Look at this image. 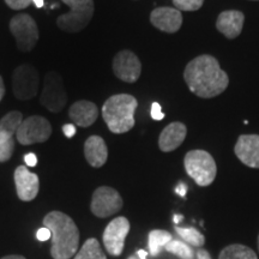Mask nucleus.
Segmentation results:
<instances>
[{
  "label": "nucleus",
  "mask_w": 259,
  "mask_h": 259,
  "mask_svg": "<svg viewBox=\"0 0 259 259\" xmlns=\"http://www.w3.org/2000/svg\"><path fill=\"white\" fill-rule=\"evenodd\" d=\"M69 116L77 126L89 127L99 118V108L94 102L80 100L70 107Z\"/></svg>",
  "instance_id": "6ab92c4d"
},
{
  "label": "nucleus",
  "mask_w": 259,
  "mask_h": 259,
  "mask_svg": "<svg viewBox=\"0 0 259 259\" xmlns=\"http://www.w3.org/2000/svg\"><path fill=\"white\" fill-rule=\"evenodd\" d=\"M10 31L16 38L21 52H30L38 41V28L35 19L28 14L14 16L9 24Z\"/></svg>",
  "instance_id": "423d86ee"
},
{
  "label": "nucleus",
  "mask_w": 259,
  "mask_h": 259,
  "mask_svg": "<svg viewBox=\"0 0 259 259\" xmlns=\"http://www.w3.org/2000/svg\"><path fill=\"white\" fill-rule=\"evenodd\" d=\"M138 102L135 96L118 94L109 97L102 107L103 120L113 134L121 135L135 126V112Z\"/></svg>",
  "instance_id": "7ed1b4c3"
},
{
  "label": "nucleus",
  "mask_w": 259,
  "mask_h": 259,
  "mask_svg": "<svg viewBox=\"0 0 259 259\" xmlns=\"http://www.w3.org/2000/svg\"><path fill=\"white\" fill-rule=\"evenodd\" d=\"M22 121L23 115L18 111L9 112L0 119V162L9 161L14 154V135Z\"/></svg>",
  "instance_id": "9b49d317"
},
{
  "label": "nucleus",
  "mask_w": 259,
  "mask_h": 259,
  "mask_svg": "<svg viewBox=\"0 0 259 259\" xmlns=\"http://www.w3.org/2000/svg\"><path fill=\"white\" fill-rule=\"evenodd\" d=\"M197 259H211V255L206 250H204V248H199L198 251H197Z\"/></svg>",
  "instance_id": "2f4dec72"
},
{
  "label": "nucleus",
  "mask_w": 259,
  "mask_h": 259,
  "mask_svg": "<svg viewBox=\"0 0 259 259\" xmlns=\"http://www.w3.org/2000/svg\"><path fill=\"white\" fill-rule=\"evenodd\" d=\"M181 219H184L183 218V216H180V215H176V216H174V222H176V223H178V222H179L180 221V220Z\"/></svg>",
  "instance_id": "4c0bfd02"
},
{
  "label": "nucleus",
  "mask_w": 259,
  "mask_h": 259,
  "mask_svg": "<svg viewBox=\"0 0 259 259\" xmlns=\"http://www.w3.org/2000/svg\"><path fill=\"white\" fill-rule=\"evenodd\" d=\"M6 5L12 10H23L27 9L31 4V0H5Z\"/></svg>",
  "instance_id": "bb28decb"
},
{
  "label": "nucleus",
  "mask_w": 259,
  "mask_h": 259,
  "mask_svg": "<svg viewBox=\"0 0 259 259\" xmlns=\"http://www.w3.org/2000/svg\"><path fill=\"white\" fill-rule=\"evenodd\" d=\"M219 259H258L257 253L245 245L233 244L223 248Z\"/></svg>",
  "instance_id": "4be33fe9"
},
{
  "label": "nucleus",
  "mask_w": 259,
  "mask_h": 259,
  "mask_svg": "<svg viewBox=\"0 0 259 259\" xmlns=\"http://www.w3.org/2000/svg\"><path fill=\"white\" fill-rule=\"evenodd\" d=\"M176 192L181 197H185V194H186V185H185V184H179V185L177 186Z\"/></svg>",
  "instance_id": "473e14b6"
},
{
  "label": "nucleus",
  "mask_w": 259,
  "mask_h": 259,
  "mask_svg": "<svg viewBox=\"0 0 259 259\" xmlns=\"http://www.w3.org/2000/svg\"><path fill=\"white\" fill-rule=\"evenodd\" d=\"M52 135V126L46 118L41 115H31L21 122L16 137L19 144L31 145L44 143Z\"/></svg>",
  "instance_id": "0eeeda50"
},
{
  "label": "nucleus",
  "mask_w": 259,
  "mask_h": 259,
  "mask_svg": "<svg viewBox=\"0 0 259 259\" xmlns=\"http://www.w3.org/2000/svg\"><path fill=\"white\" fill-rule=\"evenodd\" d=\"M31 2L34 3L36 8L40 9V8H42V6H44V2H45V0H31Z\"/></svg>",
  "instance_id": "e433bc0d"
},
{
  "label": "nucleus",
  "mask_w": 259,
  "mask_h": 259,
  "mask_svg": "<svg viewBox=\"0 0 259 259\" xmlns=\"http://www.w3.org/2000/svg\"><path fill=\"white\" fill-rule=\"evenodd\" d=\"M2 259H25V258L22 257V255L12 254V255H6V257H3Z\"/></svg>",
  "instance_id": "c9c22d12"
},
{
  "label": "nucleus",
  "mask_w": 259,
  "mask_h": 259,
  "mask_svg": "<svg viewBox=\"0 0 259 259\" xmlns=\"http://www.w3.org/2000/svg\"><path fill=\"white\" fill-rule=\"evenodd\" d=\"M150 22L158 30L173 34L183 25V15L174 8H157L150 14Z\"/></svg>",
  "instance_id": "dca6fc26"
},
{
  "label": "nucleus",
  "mask_w": 259,
  "mask_h": 259,
  "mask_svg": "<svg viewBox=\"0 0 259 259\" xmlns=\"http://www.w3.org/2000/svg\"><path fill=\"white\" fill-rule=\"evenodd\" d=\"M122 205L124 202L118 191L108 186H101L93 193L90 209L96 218L106 219L120 211Z\"/></svg>",
  "instance_id": "9d476101"
},
{
  "label": "nucleus",
  "mask_w": 259,
  "mask_h": 259,
  "mask_svg": "<svg viewBox=\"0 0 259 259\" xmlns=\"http://www.w3.org/2000/svg\"><path fill=\"white\" fill-rule=\"evenodd\" d=\"M186 135L187 128L183 122H171L161 132L160 138H158V147L163 153H170L183 144Z\"/></svg>",
  "instance_id": "a211bd4d"
},
{
  "label": "nucleus",
  "mask_w": 259,
  "mask_h": 259,
  "mask_svg": "<svg viewBox=\"0 0 259 259\" xmlns=\"http://www.w3.org/2000/svg\"><path fill=\"white\" fill-rule=\"evenodd\" d=\"M113 72L122 82H137L142 73L141 60L131 51L119 52L113 59Z\"/></svg>",
  "instance_id": "ddd939ff"
},
{
  "label": "nucleus",
  "mask_w": 259,
  "mask_h": 259,
  "mask_svg": "<svg viewBox=\"0 0 259 259\" xmlns=\"http://www.w3.org/2000/svg\"><path fill=\"white\" fill-rule=\"evenodd\" d=\"M258 248H259V235H258Z\"/></svg>",
  "instance_id": "ea45409f"
},
{
  "label": "nucleus",
  "mask_w": 259,
  "mask_h": 259,
  "mask_svg": "<svg viewBox=\"0 0 259 259\" xmlns=\"http://www.w3.org/2000/svg\"><path fill=\"white\" fill-rule=\"evenodd\" d=\"M24 161H25V164H27L28 167H35L37 164V157L35 154H28L24 156Z\"/></svg>",
  "instance_id": "7c9ffc66"
},
{
  "label": "nucleus",
  "mask_w": 259,
  "mask_h": 259,
  "mask_svg": "<svg viewBox=\"0 0 259 259\" xmlns=\"http://www.w3.org/2000/svg\"><path fill=\"white\" fill-rule=\"evenodd\" d=\"M128 259H139V258H138V255L136 254V255H131V257H130Z\"/></svg>",
  "instance_id": "58836bf2"
},
{
  "label": "nucleus",
  "mask_w": 259,
  "mask_h": 259,
  "mask_svg": "<svg viewBox=\"0 0 259 259\" xmlns=\"http://www.w3.org/2000/svg\"><path fill=\"white\" fill-rule=\"evenodd\" d=\"M44 226L52 234V258H72L79 245V231L73 220L61 211H51L45 216Z\"/></svg>",
  "instance_id": "f03ea898"
},
{
  "label": "nucleus",
  "mask_w": 259,
  "mask_h": 259,
  "mask_svg": "<svg viewBox=\"0 0 259 259\" xmlns=\"http://www.w3.org/2000/svg\"><path fill=\"white\" fill-rule=\"evenodd\" d=\"M36 238H37V240H40V241L50 240V239L52 238L51 231L48 228H46V227H44V228L38 229V231H37Z\"/></svg>",
  "instance_id": "c85d7f7f"
},
{
  "label": "nucleus",
  "mask_w": 259,
  "mask_h": 259,
  "mask_svg": "<svg viewBox=\"0 0 259 259\" xmlns=\"http://www.w3.org/2000/svg\"><path fill=\"white\" fill-rule=\"evenodd\" d=\"M236 157L245 166L259 168V136L242 135L238 138L234 148Z\"/></svg>",
  "instance_id": "2eb2a0df"
},
{
  "label": "nucleus",
  "mask_w": 259,
  "mask_h": 259,
  "mask_svg": "<svg viewBox=\"0 0 259 259\" xmlns=\"http://www.w3.org/2000/svg\"><path fill=\"white\" fill-rule=\"evenodd\" d=\"M70 12L58 17V28L66 32H78L87 28L94 16V0H61Z\"/></svg>",
  "instance_id": "39448f33"
},
{
  "label": "nucleus",
  "mask_w": 259,
  "mask_h": 259,
  "mask_svg": "<svg viewBox=\"0 0 259 259\" xmlns=\"http://www.w3.org/2000/svg\"><path fill=\"white\" fill-rule=\"evenodd\" d=\"M137 255L139 259H147V255H148V252L144 251V250H139L137 252Z\"/></svg>",
  "instance_id": "f704fd0d"
},
{
  "label": "nucleus",
  "mask_w": 259,
  "mask_h": 259,
  "mask_svg": "<svg viewBox=\"0 0 259 259\" xmlns=\"http://www.w3.org/2000/svg\"><path fill=\"white\" fill-rule=\"evenodd\" d=\"M151 118H153L154 120H162V119L164 118L161 106L158 105L157 102H154L153 106H151Z\"/></svg>",
  "instance_id": "cd10ccee"
},
{
  "label": "nucleus",
  "mask_w": 259,
  "mask_h": 259,
  "mask_svg": "<svg viewBox=\"0 0 259 259\" xmlns=\"http://www.w3.org/2000/svg\"><path fill=\"white\" fill-rule=\"evenodd\" d=\"M186 173L198 186L211 185L218 174V166L213 157L205 150H191L184 158Z\"/></svg>",
  "instance_id": "20e7f679"
},
{
  "label": "nucleus",
  "mask_w": 259,
  "mask_h": 259,
  "mask_svg": "<svg viewBox=\"0 0 259 259\" xmlns=\"http://www.w3.org/2000/svg\"><path fill=\"white\" fill-rule=\"evenodd\" d=\"M84 156L92 167H102L108 158V149L103 138L100 136H90L84 143Z\"/></svg>",
  "instance_id": "aec40b11"
},
{
  "label": "nucleus",
  "mask_w": 259,
  "mask_h": 259,
  "mask_svg": "<svg viewBox=\"0 0 259 259\" xmlns=\"http://www.w3.org/2000/svg\"><path fill=\"white\" fill-rule=\"evenodd\" d=\"M15 184L19 199L23 202H31L36 198L40 190L37 174L31 173L25 166H19L15 170Z\"/></svg>",
  "instance_id": "4468645a"
},
{
  "label": "nucleus",
  "mask_w": 259,
  "mask_h": 259,
  "mask_svg": "<svg viewBox=\"0 0 259 259\" xmlns=\"http://www.w3.org/2000/svg\"><path fill=\"white\" fill-rule=\"evenodd\" d=\"M63 132L67 138H72L76 135V126L72 124H66L63 126Z\"/></svg>",
  "instance_id": "c756f323"
},
{
  "label": "nucleus",
  "mask_w": 259,
  "mask_h": 259,
  "mask_svg": "<svg viewBox=\"0 0 259 259\" xmlns=\"http://www.w3.org/2000/svg\"><path fill=\"white\" fill-rule=\"evenodd\" d=\"M204 0H173V5L179 11H197L202 8Z\"/></svg>",
  "instance_id": "a878e982"
},
{
  "label": "nucleus",
  "mask_w": 259,
  "mask_h": 259,
  "mask_svg": "<svg viewBox=\"0 0 259 259\" xmlns=\"http://www.w3.org/2000/svg\"><path fill=\"white\" fill-rule=\"evenodd\" d=\"M14 94L21 101L34 99L38 89V73L34 66L29 64L19 65L12 74Z\"/></svg>",
  "instance_id": "1a4fd4ad"
},
{
  "label": "nucleus",
  "mask_w": 259,
  "mask_h": 259,
  "mask_svg": "<svg viewBox=\"0 0 259 259\" xmlns=\"http://www.w3.org/2000/svg\"><path fill=\"white\" fill-rule=\"evenodd\" d=\"M4 95H5V84H4V80L2 78V76H0V101L3 100Z\"/></svg>",
  "instance_id": "72a5a7b5"
},
{
  "label": "nucleus",
  "mask_w": 259,
  "mask_h": 259,
  "mask_svg": "<svg viewBox=\"0 0 259 259\" xmlns=\"http://www.w3.org/2000/svg\"><path fill=\"white\" fill-rule=\"evenodd\" d=\"M40 102L45 108L52 113H59L66 106L67 95L65 92L63 79L58 72H48L45 77Z\"/></svg>",
  "instance_id": "6e6552de"
},
{
  "label": "nucleus",
  "mask_w": 259,
  "mask_h": 259,
  "mask_svg": "<svg viewBox=\"0 0 259 259\" xmlns=\"http://www.w3.org/2000/svg\"><path fill=\"white\" fill-rule=\"evenodd\" d=\"M170 240H173V235L169 232L163 229H154L149 233V252L153 257H157L162 250L166 247V245Z\"/></svg>",
  "instance_id": "412c9836"
},
{
  "label": "nucleus",
  "mask_w": 259,
  "mask_h": 259,
  "mask_svg": "<svg viewBox=\"0 0 259 259\" xmlns=\"http://www.w3.org/2000/svg\"><path fill=\"white\" fill-rule=\"evenodd\" d=\"M177 234L183 239L184 242L190 245L191 247L200 248L205 244V238L202 233L197 231L196 228H191V227H176Z\"/></svg>",
  "instance_id": "5701e85b"
},
{
  "label": "nucleus",
  "mask_w": 259,
  "mask_h": 259,
  "mask_svg": "<svg viewBox=\"0 0 259 259\" xmlns=\"http://www.w3.org/2000/svg\"><path fill=\"white\" fill-rule=\"evenodd\" d=\"M73 259H107L103 253L100 242L96 239L90 238L84 242L82 248L77 252Z\"/></svg>",
  "instance_id": "b1692460"
},
{
  "label": "nucleus",
  "mask_w": 259,
  "mask_h": 259,
  "mask_svg": "<svg viewBox=\"0 0 259 259\" xmlns=\"http://www.w3.org/2000/svg\"><path fill=\"white\" fill-rule=\"evenodd\" d=\"M130 232L128 220L120 216L112 220L103 232V245L107 252L114 257H119L124 251L125 239Z\"/></svg>",
  "instance_id": "f8f14e48"
},
{
  "label": "nucleus",
  "mask_w": 259,
  "mask_h": 259,
  "mask_svg": "<svg viewBox=\"0 0 259 259\" xmlns=\"http://www.w3.org/2000/svg\"><path fill=\"white\" fill-rule=\"evenodd\" d=\"M164 250L174 254L179 259H194V251L190 245L181 240H170L164 247Z\"/></svg>",
  "instance_id": "393cba45"
},
{
  "label": "nucleus",
  "mask_w": 259,
  "mask_h": 259,
  "mask_svg": "<svg viewBox=\"0 0 259 259\" xmlns=\"http://www.w3.org/2000/svg\"><path fill=\"white\" fill-rule=\"evenodd\" d=\"M244 21L245 16L242 12L236 11V10H228L219 15L216 28L227 38H235L241 34Z\"/></svg>",
  "instance_id": "f3484780"
},
{
  "label": "nucleus",
  "mask_w": 259,
  "mask_h": 259,
  "mask_svg": "<svg viewBox=\"0 0 259 259\" xmlns=\"http://www.w3.org/2000/svg\"><path fill=\"white\" fill-rule=\"evenodd\" d=\"M184 78L189 89L202 99L219 96L229 84L228 74L220 67L216 58L203 54L187 64Z\"/></svg>",
  "instance_id": "f257e3e1"
}]
</instances>
